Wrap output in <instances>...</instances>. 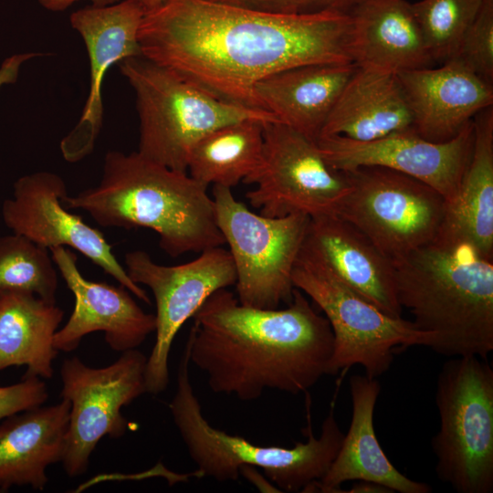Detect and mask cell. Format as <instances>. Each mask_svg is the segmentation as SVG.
I'll list each match as a JSON object with an SVG mask.
<instances>
[{"label": "cell", "instance_id": "6da1fadb", "mask_svg": "<svg viewBox=\"0 0 493 493\" xmlns=\"http://www.w3.org/2000/svg\"><path fill=\"white\" fill-rule=\"evenodd\" d=\"M351 26V16L338 13L288 15L209 0H163L144 14L138 38L146 58L218 99L263 110L255 87L269 75L352 62Z\"/></svg>", "mask_w": 493, "mask_h": 493}, {"label": "cell", "instance_id": "7a4b0ae2", "mask_svg": "<svg viewBox=\"0 0 493 493\" xmlns=\"http://www.w3.org/2000/svg\"><path fill=\"white\" fill-rule=\"evenodd\" d=\"M192 318L190 363L205 372L214 393L246 402L266 390L298 394L329 374L330 325L296 288L284 309L247 307L220 288Z\"/></svg>", "mask_w": 493, "mask_h": 493}, {"label": "cell", "instance_id": "3957f363", "mask_svg": "<svg viewBox=\"0 0 493 493\" xmlns=\"http://www.w3.org/2000/svg\"><path fill=\"white\" fill-rule=\"evenodd\" d=\"M208 186L152 162L138 152L109 151L96 186L64 195L68 209L83 210L101 226L149 228L171 257L226 244Z\"/></svg>", "mask_w": 493, "mask_h": 493}, {"label": "cell", "instance_id": "277c9868", "mask_svg": "<svg viewBox=\"0 0 493 493\" xmlns=\"http://www.w3.org/2000/svg\"><path fill=\"white\" fill-rule=\"evenodd\" d=\"M397 299L431 348L487 359L493 351V260L465 243L435 237L392 260Z\"/></svg>", "mask_w": 493, "mask_h": 493}, {"label": "cell", "instance_id": "5b68a950", "mask_svg": "<svg viewBox=\"0 0 493 493\" xmlns=\"http://www.w3.org/2000/svg\"><path fill=\"white\" fill-rule=\"evenodd\" d=\"M189 346L186 343L177 371L176 392L169 404L174 425L202 477L218 482L236 481L240 468L250 466L263 469L266 477L281 492H303L321 479L341 447L344 434L335 417V396L321 425L313 435L309 397H306L307 442L293 447L259 446L246 438L213 427L205 418L189 373Z\"/></svg>", "mask_w": 493, "mask_h": 493}, {"label": "cell", "instance_id": "8992f818", "mask_svg": "<svg viewBox=\"0 0 493 493\" xmlns=\"http://www.w3.org/2000/svg\"><path fill=\"white\" fill-rule=\"evenodd\" d=\"M117 65L136 96L138 152L169 169L187 173L194 144L219 127L244 120L279 122L267 110L218 99L142 55Z\"/></svg>", "mask_w": 493, "mask_h": 493}, {"label": "cell", "instance_id": "52a82bcc", "mask_svg": "<svg viewBox=\"0 0 493 493\" xmlns=\"http://www.w3.org/2000/svg\"><path fill=\"white\" fill-rule=\"evenodd\" d=\"M440 427L431 440L435 474L458 493L493 491V369L477 356L452 357L437 377Z\"/></svg>", "mask_w": 493, "mask_h": 493}, {"label": "cell", "instance_id": "ba28073f", "mask_svg": "<svg viewBox=\"0 0 493 493\" xmlns=\"http://www.w3.org/2000/svg\"><path fill=\"white\" fill-rule=\"evenodd\" d=\"M292 282L330 325L334 341L330 375L361 365L366 375L377 378L390 369L396 349L432 348L435 342L433 333L418 330L411 320L386 314L348 288L303 246L293 267Z\"/></svg>", "mask_w": 493, "mask_h": 493}, {"label": "cell", "instance_id": "9c48e42d", "mask_svg": "<svg viewBox=\"0 0 493 493\" xmlns=\"http://www.w3.org/2000/svg\"><path fill=\"white\" fill-rule=\"evenodd\" d=\"M218 228L236 272L238 301L247 307L278 309L293 299L292 271L309 218L303 214L269 217L250 211L232 189L214 185Z\"/></svg>", "mask_w": 493, "mask_h": 493}, {"label": "cell", "instance_id": "30bf717a", "mask_svg": "<svg viewBox=\"0 0 493 493\" xmlns=\"http://www.w3.org/2000/svg\"><path fill=\"white\" fill-rule=\"evenodd\" d=\"M343 173L350 190L337 215L362 231L391 260L435 238L447 208L436 190L382 166Z\"/></svg>", "mask_w": 493, "mask_h": 493}, {"label": "cell", "instance_id": "8fae6325", "mask_svg": "<svg viewBox=\"0 0 493 493\" xmlns=\"http://www.w3.org/2000/svg\"><path fill=\"white\" fill-rule=\"evenodd\" d=\"M263 133L261 163L245 183L256 185L246 194L250 205L269 217L337 215L349 181L326 162L317 142L281 122H265Z\"/></svg>", "mask_w": 493, "mask_h": 493}, {"label": "cell", "instance_id": "7c38bea8", "mask_svg": "<svg viewBox=\"0 0 493 493\" xmlns=\"http://www.w3.org/2000/svg\"><path fill=\"white\" fill-rule=\"evenodd\" d=\"M147 358L131 349L101 368L88 366L77 356L62 362L60 397L69 402L70 411L61 463L68 477L87 472L103 436L117 439L126 433L129 422L121 408L147 393Z\"/></svg>", "mask_w": 493, "mask_h": 493}, {"label": "cell", "instance_id": "4fadbf2b", "mask_svg": "<svg viewBox=\"0 0 493 493\" xmlns=\"http://www.w3.org/2000/svg\"><path fill=\"white\" fill-rule=\"evenodd\" d=\"M124 263L130 278L148 287L156 304V338L145 372L147 393L156 395L168 386L169 354L178 330L211 294L236 285V272L223 246L176 266L157 264L143 250L126 253Z\"/></svg>", "mask_w": 493, "mask_h": 493}, {"label": "cell", "instance_id": "5bb4252c", "mask_svg": "<svg viewBox=\"0 0 493 493\" xmlns=\"http://www.w3.org/2000/svg\"><path fill=\"white\" fill-rule=\"evenodd\" d=\"M64 180L57 173L41 171L24 175L14 184L13 197L4 201L2 217L13 233L51 249L71 247L147 304L146 291L134 283L112 252L103 234L66 208Z\"/></svg>", "mask_w": 493, "mask_h": 493}, {"label": "cell", "instance_id": "9a60e30c", "mask_svg": "<svg viewBox=\"0 0 493 493\" xmlns=\"http://www.w3.org/2000/svg\"><path fill=\"white\" fill-rule=\"evenodd\" d=\"M474 142L470 121L455 138L433 142L408 129L370 141L340 135L317 140L326 162L345 172L361 166H382L414 177L440 193L449 205L457 193Z\"/></svg>", "mask_w": 493, "mask_h": 493}, {"label": "cell", "instance_id": "2e32d148", "mask_svg": "<svg viewBox=\"0 0 493 493\" xmlns=\"http://www.w3.org/2000/svg\"><path fill=\"white\" fill-rule=\"evenodd\" d=\"M144 10L132 0L73 12L71 26L81 36L90 65L89 92L77 125L61 141V152L75 163L89 155L102 125L101 87L109 68L124 58L141 56L138 33Z\"/></svg>", "mask_w": 493, "mask_h": 493}, {"label": "cell", "instance_id": "e0dca14e", "mask_svg": "<svg viewBox=\"0 0 493 493\" xmlns=\"http://www.w3.org/2000/svg\"><path fill=\"white\" fill-rule=\"evenodd\" d=\"M49 251L75 299L69 319L54 335L55 349L72 351L86 335L102 331L107 344L123 352L137 349L155 331V314L145 312L126 288L85 278L77 266V256L67 247Z\"/></svg>", "mask_w": 493, "mask_h": 493}, {"label": "cell", "instance_id": "ac0fdd59", "mask_svg": "<svg viewBox=\"0 0 493 493\" xmlns=\"http://www.w3.org/2000/svg\"><path fill=\"white\" fill-rule=\"evenodd\" d=\"M397 76L413 116V130L433 142L455 138L478 112L493 105V85L457 58L437 68L406 70Z\"/></svg>", "mask_w": 493, "mask_h": 493}, {"label": "cell", "instance_id": "d6986e66", "mask_svg": "<svg viewBox=\"0 0 493 493\" xmlns=\"http://www.w3.org/2000/svg\"><path fill=\"white\" fill-rule=\"evenodd\" d=\"M302 246L348 288L402 317L392 260L352 224L337 215L309 218Z\"/></svg>", "mask_w": 493, "mask_h": 493}, {"label": "cell", "instance_id": "ffe728a7", "mask_svg": "<svg viewBox=\"0 0 493 493\" xmlns=\"http://www.w3.org/2000/svg\"><path fill=\"white\" fill-rule=\"evenodd\" d=\"M351 420L326 475L303 492L342 493L347 481L367 480L393 492L430 493L432 488L399 472L383 452L374 431L373 413L381 393L377 378L354 374L349 380Z\"/></svg>", "mask_w": 493, "mask_h": 493}, {"label": "cell", "instance_id": "44dd1931", "mask_svg": "<svg viewBox=\"0 0 493 493\" xmlns=\"http://www.w3.org/2000/svg\"><path fill=\"white\" fill-rule=\"evenodd\" d=\"M350 16L349 54L357 67L397 75L434 62L406 0H370Z\"/></svg>", "mask_w": 493, "mask_h": 493}, {"label": "cell", "instance_id": "7402d4cb", "mask_svg": "<svg viewBox=\"0 0 493 493\" xmlns=\"http://www.w3.org/2000/svg\"><path fill=\"white\" fill-rule=\"evenodd\" d=\"M70 404L39 405L0 421V490L28 486L43 490L47 468L61 462Z\"/></svg>", "mask_w": 493, "mask_h": 493}, {"label": "cell", "instance_id": "603a6c76", "mask_svg": "<svg viewBox=\"0 0 493 493\" xmlns=\"http://www.w3.org/2000/svg\"><path fill=\"white\" fill-rule=\"evenodd\" d=\"M356 68L352 62L293 67L260 80L255 95L260 107L279 122L317 142Z\"/></svg>", "mask_w": 493, "mask_h": 493}, {"label": "cell", "instance_id": "cb8c5ba5", "mask_svg": "<svg viewBox=\"0 0 493 493\" xmlns=\"http://www.w3.org/2000/svg\"><path fill=\"white\" fill-rule=\"evenodd\" d=\"M412 128L413 116L398 76L357 67L320 137L370 142Z\"/></svg>", "mask_w": 493, "mask_h": 493}, {"label": "cell", "instance_id": "d4e9b609", "mask_svg": "<svg viewBox=\"0 0 493 493\" xmlns=\"http://www.w3.org/2000/svg\"><path fill=\"white\" fill-rule=\"evenodd\" d=\"M469 162L435 237L465 243L493 260V108L473 119Z\"/></svg>", "mask_w": 493, "mask_h": 493}, {"label": "cell", "instance_id": "484cf974", "mask_svg": "<svg viewBox=\"0 0 493 493\" xmlns=\"http://www.w3.org/2000/svg\"><path fill=\"white\" fill-rule=\"evenodd\" d=\"M64 317L57 303L25 291L0 293V372L26 366L22 377L50 379L58 354L54 335Z\"/></svg>", "mask_w": 493, "mask_h": 493}, {"label": "cell", "instance_id": "4316f807", "mask_svg": "<svg viewBox=\"0 0 493 493\" xmlns=\"http://www.w3.org/2000/svg\"><path fill=\"white\" fill-rule=\"evenodd\" d=\"M264 123L244 120L208 132L192 147L187 173L206 186L232 189L241 182L246 183L262 160Z\"/></svg>", "mask_w": 493, "mask_h": 493}, {"label": "cell", "instance_id": "83f0119b", "mask_svg": "<svg viewBox=\"0 0 493 493\" xmlns=\"http://www.w3.org/2000/svg\"><path fill=\"white\" fill-rule=\"evenodd\" d=\"M58 286L48 249L16 233L0 236V293L25 291L56 303Z\"/></svg>", "mask_w": 493, "mask_h": 493}, {"label": "cell", "instance_id": "f1b7e54d", "mask_svg": "<svg viewBox=\"0 0 493 493\" xmlns=\"http://www.w3.org/2000/svg\"><path fill=\"white\" fill-rule=\"evenodd\" d=\"M483 0H420L411 4L414 16L434 61L457 56L463 36Z\"/></svg>", "mask_w": 493, "mask_h": 493}, {"label": "cell", "instance_id": "f546056e", "mask_svg": "<svg viewBox=\"0 0 493 493\" xmlns=\"http://www.w3.org/2000/svg\"><path fill=\"white\" fill-rule=\"evenodd\" d=\"M456 58L493 85V0H483L476 18L463 36Z\"/></svg>", "mask_w": 493, "mask_h": 493}, {"label": "cell", "instance_id": "4dcf8cb0", "mask_svg": "<svg viewBox=\"0 0 493 493\" xmlns=\"http://www.w3.org/2000/svg\"><path fill=\"white\" fill-rule=\"evenodd\" d=\"M257 11L313 15L338 13L351 15L354 9L370 0H209Z\"/></svg>", "mask_w": 493, "mask_h": 493}, {"label": "cell", "instance_id": "1f68e13d", "mask_svg": "<svg viewBox=\"0 0 493 493\" xmlns=\"http://www.w3.org/2000/svg\"><path fill=\"white\" fill-rule=\"evenodd\" d=\"M48 398L46 383L39 377H22L11 385H0V421L16 413L42 405Z\"/></svg>", "mask_w": 493, "mask_h": 493}, {"label": "cell", "instance_id": "d6a6232c", "mask_svg": "<svg viewBox=\"0 0 493 493\" xmlns=\"http://www.w3.org/2000/svg\"><path fill=\"white\" fill-rule=\"evenodd\" d=\"M40 53H21L6 58L0 67V87L4 84H13L16 81L20 68L24 62L35 57L41 56Z\"/></svg>", "mask_w": 493, "mask_h": 493}, {"label": "cell", "instance_id": "836d02e7", "mask_svg": "<svg viewBox=\"0 0 493 493\" xmlns=\"http://www.w3.org/2000/svg\"><path fill=\"white\" fill-rule=\"evenodd\" d=\"M239 472L240 476H243L262 492H281L273 483L261 476L257 467L245 466L240 468Z\"/></svg>", "mask_w": 493, "mask_h": 493}, {"label": "cell", "instance_id": "e575fe53", "mask_svg": "<svg viewBox=\"0 0 493 493\" xmlns=\"http://www.w3.org/2000/svg\"><path fill=\"white\" fill-rule=\"evenodd\" d=\"M40 5L52 12L65 11L74 3L79 0H37ZM92 5L104 6L118 3L120 0H88Z\"/></svg>", "mask_w": 493, "mask_h": 493}, {"label": "cell", "instance_id": "d590c367", "mask_svg": "<svg viewBox=\"0 0 493 493\" xmlns=\"http://www.w3.org/2000/svg\"><path fill=\"white\" fill-rule=\"evenodd\" d=\"M349 493H393L389 488L367 480H355L349 490Z\"/></svg>", "mask_w": 493, "mask_h": 493}, {"label": "cell", "instance_id": "8d00e7d4", "mask_svg": "<svg viewBox=\"0 0 493 493\" xmlns=\"http://www.w3.org/2000/svg\"><path fill=\"white\" fill-rule=\"evenodd\" d=\"M136 2L144 12H149L156 7H158L163 0H132Z\"/></svg>", "mask_w": 493, "mask_h": 493}]
</instances>
